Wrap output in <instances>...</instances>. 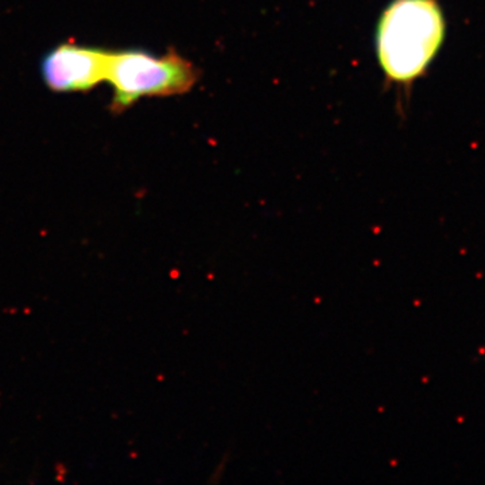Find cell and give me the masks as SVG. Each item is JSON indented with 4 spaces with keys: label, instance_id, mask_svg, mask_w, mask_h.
<instances>
[{
    "label": "cell",
    "instance_id": "obj_3",
    "mask_svg": "<svg viewBox=\"0 0 485 485\" xmlns=\"http://www.w3.org/2000/svg\"><path fill=\"white\" fill-rule=\"evenodd\" d=\"M111 51L78 43H61L42 58L45 85L54 92H88L107 80Z\"/></svg>",
    "mask_w": 485,
    "mask_h": 485
},
{
    "label": "cell",
    "instance_id": "obj_2",
    "mask_svg": "<svg viewBox=\"0 0 485 485\" xmlns=\"http://www.w3.org/2000/svg\"><path fill=\"white\" fill-rule=\"evenodd\" d=\"M200 70L175 49L163 55L143 50L111 51L107 80L112 86L109 108L122 114L145 97H168L190 92Z\"/></svg>",
    "mask_w": 485,
    "mask_h": 485
},
{
    "label": "cell",
    "instance_id": "obj_1",
    "mask_svg": "<svg viewBox=\"0 0 485 485\" xmlns=\"http://www.w3.org/2000/svg\"><path fill=\"white\" fill-rule=\"evenodd\" d=\"M446 32L438 0H392L376 28L377 62L392 84L410 85L426 73Z\"/></svg>",
    "mask_w": 485,
    "mask_h": 485
}]
</instances>
